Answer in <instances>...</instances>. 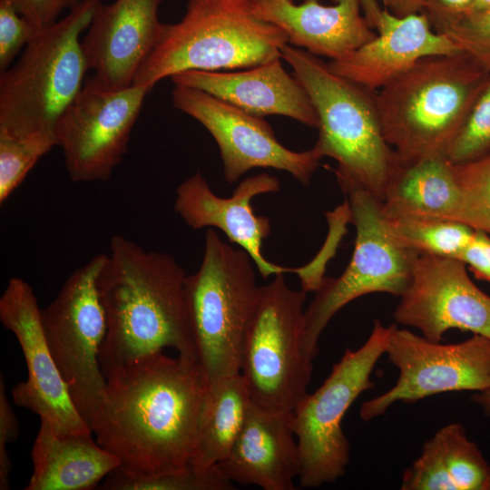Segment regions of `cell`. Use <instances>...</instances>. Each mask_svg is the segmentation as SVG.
Returning <instances> with one entry per match:
<instances>
[{
    "instance_id": "obj_25",
    "label": "cell",
    "mask_w": 490,
    "mask_h": 490,
    "mask_svg": "<svg viewBox=\"0 0 490 490\" xmlns=\"http://www.w3.org/2000/svg\"><path fill=\"white\" fill-rule=\"evenodd\" d=\"M384 216H421L464 223L465 208L454 165L444 157L403 165L381 201Z\"/></svg>"
},
{
    "instance_id": "obj_39",
    "label": "cell",
    "mask_w": 490,
    "mask_h": 490,
    "mask_svg": "<svg viewBox=\"0 0 490 490\" xmlns=\"http://www.w3.org/2000/svg\"><path fill=\"white\" fill-rule=\"evenodd\" d=\"M362 12L369 25L377 28L382 15L383 9L380 8L377 0H359Z\"/></svg>"
},
{
    "instance_id": "obj_6",
    "label": "cell",
    "mask_w": 490,
    "mask_h": 490,
    "mask_svg": "<svg viewBox=\"0 0 490 490\" xmlns=\"http://www.w3.org/2000/svg\"><path fill=\"white\" fill-rule=\"evenodd\" d=\"M286 34L261 19L252 0H188L181 19L163 24L133 84L153 88L186 71L246 69L281 58Z\"/></svg>"
},
{
    "instance_id": "obj_17",
    "label": "cell",
    "mask_w": 490,
    "mask_h": 490,
    "mask_svg": "<svg viewBox=\"0 0 490 490\" xmlns=\"http://www.w3.org/2000/svg\"><path fill=\"white\" fill-rule=\"evenodd\" d=\"M280 188L277 177L256 174L242 180L229 198L216 195L201 172L182 181L176 190L174 211L194 230L213 227L220 230L229 240L239 245L253 260L263 278L289 271L263 256L262 241L271 233L270 220L253 211L254 197L277 192Z\"/></svg>"
},
{
    "instance_id": "obj_4",
    "label": "cell",
    "mask_w": 490,
    "mask_h": 490,
    "mask_svg": "<svg viewBox=\"0 0 490 490\" xmlns=\"http://www.w3.org/2000/svg\"><path fill=\"white\" fill-rule=\"evenodd\" d=\"M280 56L313 103L318 120L314 147L337 162L340 189L359 188L382 201L403 165L383 135L377 93L337 74L304 49L287 44Z\"/></svg>"
},
{
    "instance_id": "obj_32",
    "label": "cell",
    "mask_w": 490,
    "mask_h": 490,
    "mask_svg": "<svg viewBox=\"0 0 490 490\" xmlns=\"http://www.w3.org/2000/svg\"><path fill=\"white\" fill-rule=\"evenodd\" d=\"M443 34L490 72V8L460 16Z\"/></svg>"
},
{
    "instance_id": "obj_29",
    "label": "cell",
    "mask_w": 490,
    "mask_h": 490,
    "mask_svg": "<svg viewBox=\"0 0 490 490\" xmlns=\"http://www.w3.org/2000/svg\"><path fill=\"white\" fill-rule=\"evenodd\" d=\"M56 143L46 138H16L0 132V203Z\"/></svg>"
},
{
    "instance_id": "obj_5",
    "label": "cell",
    "mask_w": 490,
    "mask_h": 490,
    "mask_svg": "<svg viewBox=\"0 0 490 490\" xmlns=\"http://www.w3.org/2000/svg\"><path fill=\"white\" fill-rule=\"evenodd\" d=\"M82 0L41 28L0 76V132L16 138H46L57 145V122L81 91L89 70L81 34L101 5Z\"/></svg>"
},
{
    "instance_id": "obj_35",
    "label": "cell",
    "mask_w": 490,
    "mask_h": 490,
    "mask_svg": "<svg viewBox=\"0 0 490 490\" xmlns=\"http://www.w3.org/2000/svg\"><path fill=\"white\" fill-rule=\"evenodd\" d=\"M20 15L38 28L58 20L62 12L72 9L82 0H9Z\"/></svg>"
},
{
    "instance_id": "obj_7",
    "label": "cell",
    "mask_w": 490,
    "mask_h": 490,
    "mask_svg": "<svg viewBox=\"0 0 490 490\" xmlns=\"http://www.w3.org/2000/svg\"><path fill=\"white\" fill-rule=\"evenodd\" d=\"M254 266L244 250L207 230L202 260L187 275L185 295L198 361L209 382L240 373L242 347L260 297Z\"/></svg>"
},
{
    "instance_id": "obj_15",
    "label": "cell",
    "mask_w": 490,
    "mask_h": 490,
    "mask_svg": "<svg viewBox=\"0 0 490 490\" xmlns=\"http://www.w3.org/2000/svg\"><path fill=\"white\" fill-rule=\"evenodd\" d=\"M0 321L15 336L27 368V379L13 389L14 402L57 433H93L69 395L45 340L35 294L24 279H9L0 298Z\"/></svg>"
},
{
    "instance_id": "obj_27",
    "label": "cell",
    "mask_w": 490,
    "mask_h": 490,
    "mask_svg": "<svg viewBox=\"0 0 490 490\" xmlns=\"http://www.w3.org/2000/svg\"><path fill=\"white\" fill-rule=\"evenodd\" d=\"M391 237L416 254L458 259L474 229L466 224L421 216H384Z\"/></svg>"
},
{
    "instance_id": "obj_23",
    "label": "cell",
    "mask_w": 490,
    "mask_h": 490,
    "mask_svg": "<svg viewBox=\"0 0 490 490\" xmlns=\"http://www.w3.org/2000/svg\"><path fill=\"white\" fill-rule=\"evenodd\" d=\"M93 433L60 434L40 420L32 448L33 474L25 490H90L118 468L120 460Z\"/></svg>"
},
{
    "instance_id": "obj_34",
    "label": "cell",
    "mask_w": 490,
    "mask_h": 490,
    "mask_svg": "<svg viewBox=\"0 0 490 490\" xmlns=\"http://www.w3.org/2000/svg\"><path fill=\"white\" fill-rule=\"evenodd\" d=\"M19 434L16 416L8 401L3 375L0 376V489H10L11 459L7 445L15 440Z\"/></svg>"
},
{
    "instance_id": "obj_20",
    "label": "cell",
    "mask_w": 490,
    "mask_h": 490,
    "mask_svg": "<svg viewBox=\"0 0 490 490\" xmlns=\"http://www.w3.org/2000/svg\"><path fill=\"white\" fill-rule=\"evenodd\" d=\"M377 30L376 38L328 62L329 68L376 92L424 57L461 52L446 34L433 29L422 13L397 17L384 9Z\"/></svg>"
},
{
    "instance_id": "obj_19",
    "label": "cell",
    "mask_w": 490,
    "mask_h": 490,
    "mask_svg": "<svg viewBox=\"0 0 490 490\" xmlns=\"http://www.w3.org/2000/svg\"><path fill=\"white\" fill-rule=\"evenodd\" d=\"M281 58L231 72L186 71L172 76L174 85L193 87L255 116L281 115L318 127L313 103Z\"/></svg>"
},
{
    "instance_id": "obj_21",
    "label": "cell",
    "mask_w": 490,
    "mask_h": 490,
    "mask_svg": "<svg viewBox=\"0 0 490 490\" xmlns=\"http://www.w3.org/2000/svg\"><path fill=\"white\" fill-rule=\"evenodd\" d=\"M292 418L293 412L251 403L230 451L217 465L220 474L232 483L264 490H294L301 462Z\"/></svg>"
},
{
    "instance_id": "obj_11",
    "label": "cell",
    "mask_w": 490,
    "mask_h": 490,
    "mask_svg": "<svg viewBox=\"0 0 490 490\" xmlns=\"http://www.w3.org/2000/svg\"><path fill=\"white\" fill-rule=\"evenodd\" d=\"M106 253L75 270L41 319L45 340L69 395L89 421L99 409L106 387L99 355L107 331V319L98 290V278Z\"/></svg>"
},
{
    "instance_id": "obj_3",
    "label": "cell",
    "mask_w": 490,
    "mask_h": 490,
    "mask_svg": "<svg viewBox=\"0 0 490 490\" xmlns=\"http://www.w3.org/2000/svg\"><path fill=\"white\" fill-rule=\"evenodd\" d=\"M489 79L490 72L461 51L424 57L379 89L383 135L402 165L446 158Z\"/></svg>"
},
{
    "instance_id": "obj_40",
    "label": "cell",
    "mask_w": 490,
    "mask_h": 490,
    "mask_svg": "<svg viewBox=\"0 0 490 490\" xmlns=\"http://www.w3.org/2000/svg\"><path fill=\"white\" fill-rule=\"evenodd\" d=\"M471 399L482 407L485 415L490 416V389L475 393Z\"/></svg>"
},
{
    "instance_id": "obj_10",
    "label": "cell",
    "mask_w": 490,
    "mask_h": 490,
    "mask_svg": "<svg viewBox=\"0 0 490 490\" xmlns=\"http://www.w3.org/2000/svg\"><path fill=\"white\" fill-rule=\"evenodd\" d=\"M348 198L356 240L350 261L338 278H324L305 309L303 349L312 360L319 337L344 306L364 295L386 292L399 298L407 289L418 254L399 245L389 234L381 200L359 188L342 190Z\"/></svg>"
},
{
    "instance_id": "obj_12",
    "label": "cell",
    "mask_w": 490,
    "mask_h": 490,
    "mask_svg": "<svg viewBox=\"0 0 490 490\" xmlns=\"http://www.w3.org/2000/svg\"><path fill=\"white\" fill-rule=\"evenodd\" d=\"M152 89H114L93 76L60 117L55 136L73 181H106L127 152L131 132Z\"/></svg>"
},
{
    "instance_id": "obj_9",
    "label": "cell",
    "mask_w": 490,
    "mask_h": 490,
    "mask_svg": "<svg viewBox=\"0 0 490 490\" xmlns=\"http://www.w3.org/2000/svg\"><path fill=\"white\" fill-rule=\"evenodd\" d=\"M391 325L378 319L367 341L358 349L347 348L323 384L308 393L293 411L301 471L299 484L315 488L342 476L349 462V443L342 430L348 409L364 391L375 387L371 373L386 348Z\"/></svg>"
},
{
    "instance_id": "obj_38",
    "label": "cell",
    "mask_w": 490,
    "mask_h": 490,
    "mask_svg": "<svg viewBox=\"0 0 490 490\" xmlns=\"http://www.w3.org/2000/svg\"><path fill=\"white\" fill-rule=\"evenodd\" d=\"M381 2L385 9L397 17L422 12L425 0H377Z\"/></svg>"
},
{
    "instance_id": "obj_13",
    "label": "cell",
    "mask_w": 490,
    "mask_h": 490,
    "mask_svg": "<svg viewBox=\"0 0 490 490\" xmlns=\"http://www.w3.org/2000/svg\"><path fill=\"white\" fill-rule=\"evenodd\" d=\"M399 371L396 384L364 402L365 422L384 415L397 402L413 403L433 395L490 389V338L475 335L464 341L442 344L391 325L386 348Z\"/></svg>"
},
{
    "instance_id": "obj_41",
    "label": "cell",
    "mask_w": 490,
    "mask_h": 490,
    "mask_svg": "<svg viewBox=\"0 0 490 490\" xmlns=\"http://www.w3.org/2000/svg\"><path fill=\"white\" fill-rule=\"evenodd\" d=\"M488 8H490V0H474L468 10L464 15L478 13Z\"/></svg>"
},
{
    "instance_id": "obj_30",
    "label": "cell",
    "mask_w": 490,
    "mask_h": 490,
    "mask_svg": "<svg viewBox=\"0 0 490 490\" xmlns=\"http://www.w3.org/2000/svg\"><path fill=\"white\" fill-rule=\"evenodd\" d=\"M454 171L463 194L465 224L490 236V153L454 165Z\"/></svg>"
},
{
    "instance_id": "obj_36",
    "label": "cell",
    "mask_w": 490,
    "mask_h": 490,
    "mask_svg": "<svg viewBox=\"0 0 490 490\" xmlns=\"http://www.w3.org/2000/svg\"><path fill=\"white\" fill-rule=\"evenodd\" d=\"M458 260L468 267L476 279L490 282V236L483 230H475Z\"/></svg>"
},
{
    "instance_id": "obj_26",
    "label": "cell",
    "mask_w": 490,
    "mask_h": 490,
    "mask_svg": "<svg viewBox=\"0 0 490 490\" xmlns=\"http://www.w3.org/2000/svg\"><path fill=\"white\" fill-rule=\"evenodd\" d=\"M250 405L249 388L240 373L209 382L200 413L193 469L207 471L227 456Z\"/></svg>"
},
{
    "instance_id": "obj_24",
    "label": "cell",
    "mask_w": 490,
    "mask_h": 490,
    "mask_svg": "<svg viewBox=\"0 0 490 490\" xmlns=\"http://www.w3.org/2000/svg\"><path fill=\"white\" fill-rule=\"evenodd\" d=\"M402 490H490V464L465 427L450 423L423 446L402 475Z\"/></svg>"
},
{
    "instance_id": "obj_2",
    "label": "cell",
    "mask_w": 490,
    "mask_h": 490,
    "mask_svg": "<svg viewBox=\"0 0 490 490\" xmlns=\"http://www.w3.org/2000/svg\"><path fill=\"white\" fill-rule=\"evenodd\" d=\"M186 277L172 255L146 250L122 235L111 238L97 282L107 319L99 355L104 377L166 348L199 363L187 310Z\"/></svg>"
},
{
    "instance_id": "obj_8",
    "label": "cell",
    "mask_w": 490,
    "mask_h": 490,
    "mask_svg": "<svg viewBox=\"0 0 490 490\" xmlns=\"http://www.w3.org/2000/svg\"><path fill=\"white\" fill-rule=\"evenodd\" d=\"M283 274L260 286L242 347L240 374L253 405L293 412L309 393L312 360L303 349L307 292L290 289Z\"/></svg>"
},
{
    "instance_id": "obj_14",
    "label": "cell",
    "mask_w": 490,
    "mask_h": 490,
    "mask_svg": "<svg viewBox=\"0 0 490 490\" xmlns=\"http://www.w3.org/2000/svg\"><path fill=\"white\" fill-rule=\"evenodd\" d=\"M174 108L198 121L213 137L228 183L254 168L284 171L309 185L323 158L315 147L295 152L283 146L263 117L250 114L201 90L174 85Z\"/></svg>"
},
{
    "instance_id": "obj_22",
    "label": "cell",
    "mask_w": 490,
    "mask_h": 490,
    "mask_svg": "<svg viewBox=\"0 0 490 490\" xmlns=\"http://www.w3.org/2000/svg\"><path fill=\"white\" fill-rule=\"evenodd\" d=\"M252 0L255 13L274 24L289 44L330 61L342 59L377 35L359 0Z\"/></svg>"
},
{
    "instance_id": "obj_16",
    "label": "cell",
    "mask_w": 490,
    "mask_h": 490,
    "mask_svg": "<svg viewBox=\"0 0 490 490\" xmlns=\"http://www.w3.org/2000/svg\"><path fill=\"white\" fill-rule=\"evenodd\" d=\"M393 316L434 342L452 328L490 338V296L472 281L458 259L418 255Z\"/></svg>"
},
{
    "instance_id": "obj_33",
    "label": "cell",
    "mask_w": 490,
    "mask_h": 490,
    "mask_svg": "<svg viewBox=\"0 0 490 490\" xmlns=\"http://www.w3.org/2000/svg\"><path fill=\"white\" fill-rule=\"evenodd\" d=\"M36 27L9 0H0V69H7L35 37Z\"/></svg>"
},
{
    "instance_id": "obj_18",
    "label": "cell",
    "mask_w": 490,
    "mask_h": 490,
    "mask_svg": "<svg viewBox=\"0 0 490 490\" xmlns=\"http://www.w3.org/2000/svg\"><path fill=\"white\" fill-rule=\"evenodd\" d=\"M163 0L101 3L82 40L89 70L103 84L122 89L133 84L142 64L160 35L158 13Z\"/></svg>"
},
{
    "instance_id": "obj_31",
    "label": "cell",
    "mask_w": 490,
    "mask_h": 490,
    "mask_svg": "<svg viewBox=\"0 0 490 490\" xmlns=\"http://www.w3.org/2000/svg\"><path fill=\"white\" fill-rule=\"evenodd\" d=\"M490 153V79L451 142L446 159L463 164Z\"/></svg>"
},
{
    "instance_id": "obj_1",
    "label": "cell",
    "mask_w": 490,
    "mask_h": 490,
    "mask_svg": "<svg viewBox=\"0 0 490 490\" xmlns=\"http://www.w3.org/2000/svg\"><path fill=\"white\" fill-rule=\"evenodd\" d=\"M102 404L89 421L95 440L133 473L191 468L209 381L199 363L163 352L105 376Z\"/></svg>"
},
{
    "instance_id": "obj_28",
    "label": "cell",
    "mask_w": 490,
    "mask_h": 490,
    "mask_svg": "<svg viewBox=\"0 0 490 490\" xmlns=\"http://www.w3.org/2000/svg\"><path fill=\"white\" fill-rule=\"evenodd\" d=\"M100 486L103 490H230L233 483L220 474L217 466L207 471L191 467L184 472L157 475L133 473L119 466Z\"/></svg>"
},
{
    "instance_id": "obj_37",
    "label": "cell",
    "mask_w": 490,
    "mask_h": 490,
    "mask_svg": "<svg viewBox=\"0 0 490 490\" xmlns=\"http://www.w3.org/2000/svg\"><path fill=\"white\" fill-rule=\"evenodd\" d=\"M474 0H425L422 14L439 34L463 15Z\"/></svg>"
}]
</instances>
